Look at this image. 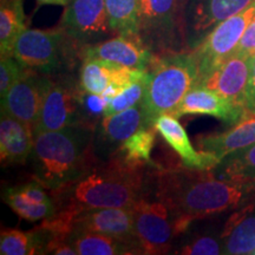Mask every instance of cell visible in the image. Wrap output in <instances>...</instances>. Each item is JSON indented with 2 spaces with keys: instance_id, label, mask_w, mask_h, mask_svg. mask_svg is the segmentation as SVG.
Here are the masks:
<instances>
[{
  "instance_id": "30",
  "label": "cell",
  "mask_w": 255,
  "mask_h": 255,
  "mask_svg": "<svg viewBox=\"0 0 255 255\" xmlns=\"http://www.w3.org/2000/svg\"><path fill=\"white\" fill-rule=\"evenodd\" d=\"M149 81H150V71L148 70L141 78L128 85L119 95L115 96L113 100L108 102L105 116L117 114L120 111L130 109V108L142 104L145 97Z\"/></svg>"
},
{
  "instance_id": "27",
  "label": "cell",
  "mask_w": 255,
  "mask_h": 255,
  "mask_svg": "<svg viewBox=\"0 0 255 255\" xmlns=\"http://www.w3.org/2000/svg\"><path fill=\"white\" fill-rule=\"evenodd\" d=\"M221 231L216 228H205L193 231L190 228L181 235L180 241L175 242L173 254L181 255H219L223 254V241Z\"/></svg>"
},
{
  "instance_id": "32",
  "label": "cell",
  "mask_w": 255,
  "mask_h": 255,
  "mask_svg": "<svg viewBox=\"0 0 255 255\" xmlns=\"http://www.w3.org/2000/svg\"><path fill=\"white\" fill-rule=\"evenodd\" d=\"M25 68L13 56H1L0 58V98H4L12 85L18 81Z\"/></svg>"
},
{
  "instance_id": "29",
  "label": "cell",
  "mask_w": 255,
  "mask_h": 255,
  "mask_svg": "<svg viewBox=\"0 0 255 255\" xmlns=\"http://www.w3.org/2000/svg\"><path fill=\"white\" fill-rule=\"evenodd\" d=\"M104 2L109 23L117 34L138 36L139 0H104Z\"/></svg>"
},
{
  "instance_id": "28",
  "label": "cell",
  "mask_w": 255,
  "mask_h": 255,
  "mask_svg": "<svg viewBox=\"0 0 255 255\" xmlns=\"http://www.w3.org/2000/svg\"><path fill=\"white\" fill-rule=\"evenodd\" d=\"M155 127L142 128L126 139L113 156L135 165H156L151 159V151L156 143Z\"/></svg>"
},
{
  "instance_id": "2",
  "label": "cell",
  "mask_w": 255,
  "mask_h": 255,
  "mask_svg": "<svg viewBox=\"0 0 255 255\" xmlns=\"http://www.w3.org/2000/svg\"><path fill=\"white\" fill-rule=\"evenodd\" d=\"M156 165L130 164L111 156L76 182L51 191L59 208L77 215L88 209L133 208L148 196L151 169Z\"/></svg>"
},
{
  "instance_id": "10",
  "label": "cell",
  "mask_w": 255,
  "mask_h": 255,
  "mask_svg": "<svg viewBox=\"0 0 255 255\" xmlns=\"http://www.w3.org/2000/svg\"><path fill=\"white\" fill-rule=\"evenodd\" d=\"M59 26L83 49L117 36L108 19L104 0H70Z\"/></svg>"
},
{
  "instance_id": "36",
  "label": "cell",
  "mask_w": 255,
  "mask_h": 255,
  "mask_svg": "<svg viewBox=\"0 0 255 255\" xmlns=\"http://www.w3.org/2000/svg\"><path fill=\"white\" fill-rule=\"evenodd\" d=\"M11 1H15V0H0V4H6V2H11Z\"/></svg>"
},
{
  "instance_id": "31",
  "label": "cell",
  "mask_w": 255,
  "mask_h": 255,
  "mask_svg": "<svg viewBox=\"0 0 255 255\" xmlns=\"http://www.w3.org/2000/svg\"><path fill=\"white\" fill-rule=\"evenodd\" d=\"M108 107V100L103 95L94 94L82 89L81 94V117L82 124L85 127L96 129L98 123L105 116Z\"/></svg>"
},
{
  "instance_id": "18",
  "label": "cell",
  "mask_w": 255,
  "mask_h": 255,
  "mask_svg": "<svg viewBox=\"0 0 255 255\" xmlns=\"http://www.w3.org/2000/svg\"><path fill=\"white\" fill-rule=\"evenodd\" d=\"M155 129L168 143L169 146L181 158L182 167L199 170H210L219 164L220 159L209 152L195 150L191 144L184 128L176 117L170 114H163L157 117L154 124Z\"/></svg>"
},
{
  "instance_id": "19",
  "label": "cell",
  "mask_w": 255,
  "mask_h": 255,
  "mask_svg": "<svg viewBox=\"0 0 255 255\" xmlns=\"http://www.w3.org/2000/svg\"><path fill=\"white\" fill-rule=\"evenodd\" d=\"M73 228L137 241L132 208H97L83 210L76 216ZM72 228V229H73Z\"/></svg>"
},
{
  "instance_id": "33",
  "label": "cell",
  "mask_w": 255,
  "mask_h": 255,
  "mask_svg": "<svg viewBox=\"0 0 255 255\" xmlns=\"http://www.w3.org/2000/svg\"><path fill=\"white\" fill-rule=\"evenodd\" d=\"M234 53L248 57L253 56L255 53V14L242 34L237 49L234 50Z\"/></svg>"
},
{
  "instance_id": "21",
  "label": "cell",
  "mask_w": 255,
  "mask_h": 255,
  "mask_svg": "<svg viewBox=\"0 0 255 255\" xmlns=\"http://www.w3.org/2000/svg\"><path fill=\"white\" fill-rule=\"evenodd\" d=\"M223 254L246 255L255 252V202L239 208L222 227Z\"/></svg>"
},
{
  "instance_id": "7",
  "label": "cell",
  "mask_w": 255,
  "mask_h": 255,
  "mask_svg": "<svg viewBox=\"0 0 255 255\" xmlns=\"http://www.w3.org/2000/svg\"><path fill=\"white\" fill-rule=\"evenodd\" d=\"M135 234L144 254H169L180 238L177 216L167 205L146 196L132 208Z\"/></svg>"
},
{
  "instance_id": "35",
  "label": "cell",
  "mask_w": 255,
  "mask_h": 255,
  "mask_svg": "<svg viewBox=\"0 0 255 255\" xmlns=\"http://www.w3.org/2000/svg\"><path fill=\"white\" fill-rule=\"evenodd\" d=\"M38 5H55V6H66L70 0H36Z\"/></svg>"
},
{
  "instance_id": "24",
  "label": "cell",
  "mask_w": 255,
  "mask_h": 255,
  "mask_svg": "<svg viewBox=\"0 0 255 255\" xmlns=\"http://www.w3.org/2000/svg\"><path fill=\"white\" fill-rule=\"evenodd\" d=\"M53 240V235L45 226L28 232L19 229H5L0 234V254L1 255H36L46 254Z\"/></svg>"
},
{
  "instance_id": "14",
  "label": "cell",
  "mask_w": 255,
  "mask_h": 255,
  "mask_svg": "<svg viewBox=\"0 0 255 255\" xmlns=\"http://www.w3.org/2000/svg\"><path fill=\"white\" fill-rule=\"evenodd\" d=\"M2 200L19 218L30 222L53 218L59 209L52 191L36 180L5 188L2 190Z\"/></svg>"
},
{
  "instance_id": "6",
  "label": "cell",
  "mask_w": 255,
  "mask_h": 255,
  "mask_svg": "<svg viewBox=\"0 0 255 255\" xmlns=\"http://www.w3.org/2000/svg\"><path fill=\"white\" fill-rule=\"evenodd\" d=\"M188 0H139L138 36L155 56L188 51Z\"/></svg>"
},
{
  "instance_id": "8",
  "label": "cell",
  "mask_w": 255,
  "mask_h": 255,
  "mask_svg": "<svg viewBox=\"0 0 255 255\" xmlns=\"http://www.w3.org/2000/svg\"><path fill=\"white\" fill-rule=\"evenodd\" d=\"M82 88L75 73L51 76V82L33 128L34 135L82 124Z\"/></svg>"
},
{
  "instance_id": "34",
  "label": "cell",
  "mask_w": 255,
  "mask_h": 255,
  "mask_svg": "<svg viewBox=\"0 0 255 255\" xmlns=\"http://www.w3.org/2000/svg\"><path fill=\"white\" fill-rule=\"evenodd\" d=\"M245 108H246L248 114H255V53L253 56H251V71L246 91Z\"/></svg>"
},
{
  "instance_id": "25",
  "label": "cell",
  "mask_w": 255,
  "mask_h": 255,
  "mask_svg": "<svg viewBox=\"0 0 255 255\" xmlns=\"http://www.w3.org/2000/svg\"><path fill=\"white\" fill-rule=\"evenodd\" d=\"M215 177L229 182L247 183L255 181V143L225 156L212 169Z\"/></svg>"
},
{
  "instance_id": "26",
  "label": "cell",
  "mask_w": 255,
  "mask_h": 255,
  "mask_svg": "<svg viewBox=\"0 0 255 255\" xmlns=\"http://www.w3.org/2000/svg\"><path fill=\"white\" fill-rule=\"evenodd\" d=\"M27 28L23 0L0 4V55L12 56L18 38Z\"/></svg>"
},
{
  "instance_id": "4",
  "label": "cell",
  "mask_w": 255,
  "mask_h": 255,
  "mask_svg": "<svg viewBox=\"0 0 255 255\" xmlns=\"http://www.w3.org/2000/svg\"><path fill=\"white\" fill-rule=\"evenodd\" d=\"M142 107L149 123L163 114L173 115L188 92L199 83V68L191 50L156 56Z\"/></svg>"
},
{
  "instance_id": "12",
  "label": "cell",
  "mask_w": 255,
  "mask_h": 255,
  "mask_svg": "<svg viewBox=\"0 0 255 255\" xmlns=\"http://www.w3.org/2000/svg\"><path fill=\"white\" fill-rule=\"evenodd\" d=\"M51 76L25 69L1 100V111L34 128Z\"/></svg>"
},
{
  "instance_id": "5",
  "label": "cell",
  "mask_w": 255,
  "mask_h": 255,
  "mask_svg": "<svg viewBox=\"0 0 255 255\" xmlns=\"http://www.w3.org/2000/svg\"><path fill=\"white\" fill-rule=\"evenodd\" d=\"M82 52L83 47L58 25L49 30L27 28L18 38L12 56L25 69L56 76L75 73L83 60Z\"/></svg>"
},
{
  "instance_id": "11",
  "label": "cell",
  "mask_w": 255,
  "mask_h": 255,
  "mask_svg": "<svg viewBox=\"0 0 255 255\" xmlns=\"http://www.w3.org/2000/svg\"><path fill=\"white\" fill-rule=\"evenodd\" d=\"M255 0H188L186 8L187 45L199 46L213 28L250 7Z\"/></svg>"
},
{
  "instance_id": "23",
  "label": "cell",
  "mask_w": 255,
  "mask_h": 255,
  "mask_svg": "<svg viewBox=\"0 0 255 255\" xmlns=\"http://www.w3.org/2000/svg\"><path fill=\"white\" fill-rule=\"evenodd\" d=\"M70 244L78 255H131L144 254L137 241L73 228L69 235Z\"/></svg>"
},
{
  "instance_id": "1",
  "label": "cell",
  "mask_w": 255,
  "mask_h": 255,
  "mask_svg": "<svg viewBox=\"0 0 255 255\" xmlns=\"http://www.w3.org/2000/svg\"><path fill=\"white\" fill-rule=\"evenodd\" d=\"M148 196L170 208L177 216L182 235L196 220L234 212L255 202V181L229 182L215 177L212 169H163L156 165L151 169Z\"/></svg>"
},
{
  "instance_id": "16",
  "label": "cell",
  "mask_w": 255,
  "mask_h": 255,
  "mask_svg": "<svg viewBox=\"0 0 255 255\" xmlns=\"http://www.w3.org/2000/svg\"><path fill=\"white\" fill-rule=\"evenodd\" d=\"M250 71L251 57L233 53L200 85L218 92L231 103L246 110L245 102Z\"/></svg>"
},
{
  "instance_id": "13",
  "label": "cell",
  "mask_w": 255,
  "mask_h": 255,
  "mask_svg": "<svg viewBox=\"0 0 255 255\" xmlns=\"http://www.w3.org/2000/svg\"><path fill=\"white\" fill-rule=\"evenodd\" d=\"M152 127L142 104L104 116L95 129L94 150L100 162L108 161L122 143L137 130Z\"/></svg>"
},
{
  "instance_id": "22",
  "label": "cell",
  "mask_w": 255,
  "mask_h": 255,
  "mask_svg": "<svg viewBox=\"0 0 255 255\" xmlns=\"http://www.w3.org/2000/svg\"><path fill=\"white\" fill-rule=\"evenodd\" d=\"M255 143V114H247L238 123L223 132L201 136L196 145L200 151L209 152L221 159L231 152Z\"/></svg>"
},
{
  "instance_id": "20",
  "label": "cell",
  "mask_w": 255,
  "mask_h": 255,
  "mask_svg": "<svg viewBox=\"0 0 255 255\" xmlns=\"http://www.w3.org/2000/svg\"><path fill=\"white\" fill-rule=\"evenodd\" d=\"M33 143V128L1 111L0 161L2 167L26 163L31 157Z\"/></svg>"
},
{
  "instance_id": "9",
  "label": "cell",
  "mask_w": 255,
  "mask_h": 255,
  "mask_svg": "<svg viewBox=\"0 0 255 255\" xmlns=\"http://www.w3.org/2000/svg\"><path fill=\"white\" fill-rule=\"evenodd\" d=\"M255 14V2L250 7L226 19L201 41L199 46L191 50L199 68V83L202 84L207 78L234 53L242 34Z\"/></svg>"
},
{
  "instance_id": "37",
  "label": "cell",
  "mask_w": 255,
  "mask_h": 255,
  "mask_svg": "<svg viewBox=\"0 0 255 255\" xmlns=\"http://www.w3.org/2000/svg\"><path fill=\"white\" fill-rule=\"evenodd\" d=\"M254 254H255V252H254Z\"/></svg>"
},
{
  "instance_id": "15",
  "label": "cell",
  "mask_w": 255,
  "mask_h": 255,
  "mask_svg": "<svg viewBox=\"0 0 255 255\" xmlns=\"http://www.w3.org/2000/svg\"><path fill=\"white\" fill-rule=\"evenodd\" d=\"M82 56L83 58L102 59L127 68L142 70H149L156 57L138 36L123 34H117L95 45L85 46Z\"/></svg>"
},
{
  "instance_id": "3",
  "label": "cell",
  "mask_w": 255,
  "mask_h": 255,
  "mask_svg": "<svg viewBox=\"0 0 255 255\" xmlns=\"http://www.w3.org/2000/svg\"><path fill=\"white\" fill-rule=\"evenodd\" d=\"M95 129L78 124L34 135L31 164L33 178L58 190L87 175L98 159L94 150Z\"/></svg>"
},
{
  "instance_id": "17",
  "label": "cell",
  "mask_w": 255,
  "mask_h": 255,
  "mask_svg": "<svg viewBox=\"0 0 255 255\" xmlns=\"http://www.w3.org/2000/svg\"><path fill=\"white\" fill-rule=\"evenodd\" d=\"M247 114L244 108L231 103L218 92L203 85H196L184 96L173 116L178 119L184 115H207L233 126L244 119Z\"/></svg>"
}]
</instances>
